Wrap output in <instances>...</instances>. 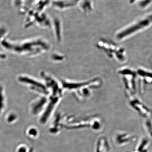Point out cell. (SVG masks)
Returning a JSON list of instances; mask_svg holds the SVG:
<instances>
[{
	"label": "cell",
	"instance_id": "6da1fadb",
	"mask_svg": "<svg viewBox=\"0 0 152 152\" xmlns=\"http://www.w3.org/2000/svg\"><path fill=\"white\" fill-rule=\"evenodd\" d=\"M152 23V16L140 20L134 24L132 25L128 28L124 29L117 34L116 37L118 39L122 40L132 35L134 33L139 32L140 30L150 26Z\"/></svg>",
	"mask_w": 152,
	"mask_h": 152
},
{
	"label": "cell",
	"instance_id": "7a4b0ae2",
	"mask_svg": "<svg viewBox=\"0 0 152 152\" xmlns=\"http://www.w3.org/2000/svg\"><path fill=\"white\" fill-rule=\"evenodd\" d=\"M129 94L132 97V98H131L130 97L128 96L129 98L130 103L133 108L137 112L142 116L145 118L151 117L152 113L149 109L138 100L134 99V97L132 95H131V93L129 92Z\"/></svg>",
	"mask_w": 152,
	"mask_h": 152
},
{
	"label": "cell",
	"instance_id": "3957f363",
	"mask_svg": "<svg viewBox=\"0 0 152 152\" xmlns=\"http://www.w3.org/2000/svg\"><path fill=\"white\" fill-rule=\"evenodd\" d=\"M136 137L134 136L129 135L126 134H121L117 136L116 141L119 145L127 143L135 140Z\"/></svg>",
	"mask_w": 152,
	"mask_h": 152
},
{
	"label": "cell",
	"instance_id": "277c9868",
	"mask_svg": "<svg viewBox=\"0 0 152 152\" xmlns=\"http://www.w3.org/2000/svg\"><path fill=\"white\" fill-rule=\"evenodd\" d=\"M110 148L105 139L102 138L98 144L97 152H110Z\"/></svg>",
	"mask_w": 152,
	"mask_h": 152
},
{
	"label": "cell",
	"instance_id": "5b68a950",
	"mask_svg": "<svg viewBox=\"0 0 152 152\" xmlns=\"http://www.w3.org/2000/svg\"><path fill=\"white\" fill-rule=\"evenodd\" d=\"M5 97L2 87L0 86V114L2 113L5 108Z\"/></svg>",
	"mask_w": 152,
	"mask_h": 152
},
{
	"label": "cell",
	"instance_id": "8992f818",
	"mask_svg": "<svg viewBox=\"0 0 152 152\" xmlns=\"http://www.w3.org/2000/svg\"><path fill=\"white\" fill-rule=\"evenodd\" d=\"M146 123V126L148 132L150 136L152 137V123L150 121H148Z\"/></svg>",
	"mask_w": 152,
	"mask_h": 152
},
{
	"label": "cell",
	"instance_id": "52a82bcc",
	"mask_svg": "<svg viewBox=\"0 0 152 152\" xmlns=\"http://www.w3.org/2000/svg\"><path fill=\"white\" fill-rule=\"evenodd\" d=\"M15 115H12V114L8 115L7 117V121L9 123L12 122V121H14V120L15 119Z\"/></svg>",
	"mask_w": 152,
	"mask_h": 152
},
{
	"label": "cell",
	"instance_id": "ba28073f",
	"mask_svg": "<svg viewBox=\"0 0 152 152\" xmlns=\"http://www.w3.org/2000/svg\"><path fill=\"white\" fill-rule=\"evenodd\" d=\"M13 1L14 4H15V5L19 6L20 5L23 0H13Z\"/></svg>",
	"mask_w": 152,
	"mask_h": 152
},
{
	"label": "cell",
	"instance_id": "9c48e42d",
	"mask_svg": "<svg viewBox=\"0 0 152 152\" xmlns=\"http://www.w3.org/2000/svg\"><path fill=\"white\" fill-rule=\"evenodd\" d=\"M18 152H26V148L24 147H20L18 151Z\"/></svg>",
	"mask_w": 152,
	"mask_h": 152
},
{
	"label": "cell",
	"instance_id": "30bf717a",
	"mask_svg": "<svg viewBox=\"0 0 152 152\" xmlns=\"http://www.w3.org/2000/svg\"><path fill=\"white\" fill-rule=\"evenodd\" d=\"M148 152L147 150H143V151H139L138 150H137V151L136 152Z\"/></svg>",
	"mask_w": 152,
	"mask_h": 152
},
{
	"label": "cell",
	"instance_id": "8fae6325",
	"mask_svg": "<svg viewBox=\"0 0 152 152\" xmlns=\"http://www.w3.org/2000/svg\"><path fill=\"white\" fill-rule=\"evenodd\" d=\"M30 152H32V151H31H31H30Z\"/></svg>",
	"mask_w": 152,
	"mask_h": 152
}]
</instances>
